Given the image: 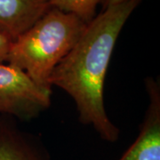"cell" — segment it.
<instances>
[{
	"mask_svg": "<svg viewBox=\"0 0 160 160\" xmlns=\"http://www.w3.org/2000/svg\"><path fill=\"white\" fill-rule=\"evenodd\" d=\"M141 1L127 0L105 7L87 24L77 44L50 78L52 87L62 89L73 99L80 122L92 126L100 137L109 142L118 141L120 130L105 109V78L117 40Z\"/></svg>",
	"mask_w": 160,
	"mask_h": 160,
	"instance_id": "cell-1",
	"label": "cell"
},
{
	"mask_svg": "<svg viewBox=\"0 0 160 160\" xmlns=\"http://www.w3.org/2000/svg\"><path fill=\"white\" fill-rule=\"evenodd\" d=\"M149 106L139 135L118 160H160V86L158 80H145Z\"/></svg>",
	"mask_w": 160,
	"mask_h": 160,
	"instance_id": "cell-4",
	"label": "cell"
},
{
	"mask_svg": "<svg viewBox=\"0 0 160 160\" xmlns=\"http://www.w3.org/2000/svg\"><path fill=\"white\" fill-rule=\"evenodd\" d=\"M52 89L38 86L23 70L0 63V113L29 121L51 105Z\"/></svg>",
	"mask_w": 160,
	"mask_h": 160,
	"instance_id": "cell-3",
	"label": "cell"
},
{
	"mask_svg": "<svg viewBox=\"0 0 160 160\" xmlns=\"http://www.w3.org/2000/svg\"><path fill=\"white\" fill-rule=\"evenodd\" d=\"M51 8L47 0H0V32L14 40Z\"/></svg>",
	"mask_w": 160,
	"mask_h": 160,
	"instance_id": "cell-5",
	"label": "cell"
},
{
	"mask_svg": "<svg viewBox=\"0 0 160 160\" xmlns=\"http://www.w3.org/2000/svg\"><path fill=\"white\" fill-rule=\"evenodd\" d=\"M87 24L52 7L12 41L6 62L23 70L38 86L52 89L53 69L74 47Z\"/></svg>",
	"mask_w": 160,
	"mask_h": 160,
	"instance_id": "cell-2",
	"label": "cell"
},
{
	"mask_svg": "<svg viewBox=\"0 0 160 160\" xmlns=\"http://www.w3.org/2000/svg\"><path fill=\"white\" fill-rule=\"evenodd\" d=\"M0 160H47L36 143L13 123L0 118Z\"/></svg>",
	"mask_w": 160,
	"mask_h": 160,
	"instance_id": "cell-6",
	"label": "cell"
},
{
	"mask_svg": "<svg viewBox=\"0 0 160 160\" xmlns=\"http://www.w3.org/2000/svg\"><path fill=\"white\" fill-rule=\"evenodd\" d=\"M52 8L74 14L86 23L96 16L98 6L102 0H47Z\"/></svg>",
	"mask_w": 160,
	"mask_h": 160,
	"instance_id": "cell-7",
	"label": "cell"
},
{
	"mask_svg": "<svg viewBox=\"0 0 160 160\" xmlns=\"http://www.w3.org/2000/svg\"><path fill=\"white\" fill-rule=\"evenodd\" d=\"M127 0H102V4L103 7H107L109 6H114V5H118V4H121L123 2H126Z\"/></svg>",
	"mask_w": 160,
	"mask_h": 160,
	"instance_id": "cell-9",
	"label": "cell"
},
{
	"mask_svg": "<svg viewBox=\"0 0 160 160\" xmlns=\"http://www.w3.org/2000/svg\"><path fill=\"white\" fill-rule=\"evenodd\" d=\"M12 41L11 38L0 32V63L6 62Z\"/></svg>",
	"mask_w": 160,
	"mask_h": 160,
	"instance_id": "cell-8",
	"label": "cell"
}]
</instances>
